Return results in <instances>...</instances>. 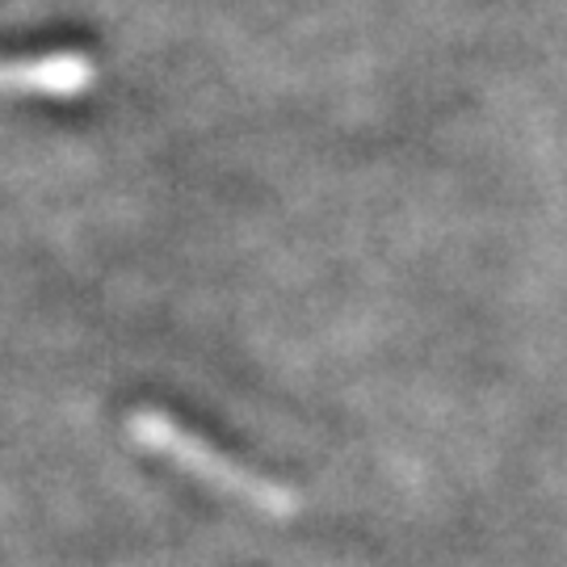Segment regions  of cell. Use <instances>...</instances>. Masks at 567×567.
Instances as JSON below:
<instances>
[{
	"instance_id": "cell-1",
	"label": "cell",
	"mask_w": 567,
	"mask_h": 567,
	"mask_svg": "<svg viewBox=\"0 0 567 567\" xmlns=\"http://www.w3.org/2000/svg\"><path fill=\"white\" fill-rule=\"evenodd\" d=\"M131 437L140 442L143 450L161 454L168 463L210 484L215 492H224L231 501H240L248 508H261V513H290L295 508V496L286 492L282 484H269L257 471L231 463L224 450H215L210 442H203L198 433L177 421V416H164V412H135L131 416Z\"/></svg>"
},
{
	"instance_id": "cell-2",
	"label": "cell",
	"mask_w": 567,
	"mask_h": 567,
	"mask_svg": "<svg viewBox=\"0 0 567 567\" xmlns=\"http://www.w3.org/2000/svg\"><path fill=\"white\" fill-rule=\"evenodd\" d=\"M97 68L76 55V51H60V55H42V60H13L4 72V84L13 93H34V97H81L93 89Z\"/></svg>"
}]
</instances>
